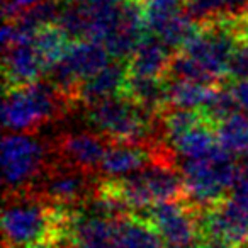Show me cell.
<instances>
[{"instance_id": "1", "label": "cell", "mask_w": 248, "mask_h": 248, "mask_svg": "<svg viewBox=\"0 0 248 248\" xmlns=\"http://www.w3.org/2000/svg\"><path fill=\"white\" fill-rule=\"evenodd\" d=\"M68 213L70 209L56 206L29 189L5 192L4 248L53 247L63 236Z\"/></svg>"}, {"instance_id": "2", "label": "cell", "mask_w": 248, "mask_h": 248, "mask_svg": "<svg viewBox=\"0 0 248 248\" xmlns=\"http://www.w3.org/2000/svg\"><path fill=\"white\" fill-rule=\"evenodd\" d=\"M100 194L112 197L131 213H141L156 202L187 196L177 158H156L126 177L102 180Z\"/></svg>"}, {"instance_id": "3", "label": "cell", "mask_w": 248, "mask_h": 248, "mask_svg": "<svg viewBox=\"0 0 248 248\" xmlns=\"http://www.w3.org/2000/svg\"><path fill=\"white\" fill-rule=\"evenodd\" d=\"M85 121L110 141L165 145L162 112L153 114L126 93L107 97L85 106Z\"/></svg>"}, {"instance_id": "4", "label": "cell", "mask_w": 248, "mask_h": 248, "mask_svg": "<svg viewBox=\"0 0 248 248\" xmlns=\"http://www.w3.org/2000/svg\"><path fill=\"white\" fill-rule=\"evenodd\" d=\"M75 106L48 78L5 89L2 104L4 129L11 133H39L46 124L65 117Z\"/></svg>"}, {"instance_id": "5", "label": "cell", "mask_w": 248, "mask_h": 248, "mask_svg": "<svg viewBox=\"0 0 248 248\" xmlns=\"http://www.w3.org/2000/svg\"><path fill=\"white\" fill-rule=\"evenodd\" d=\"M179 169L186 182V197L202 211L233 192L240 180L236 158L221 145L199 158L180 160Z\"/></svg>"}, {"instance_id": "6", "label": "cell", "mask_w": 248, "mask_h": 248, "mask_svg": "<svg viewBox=\"0 0 248 248\" xmlns=\"http://www.w3.org/2000/svg\"><path fill=\"white\" fill-rule=\"evenodd\" d=\"M55 158L53 143L38 133L5 131L2 140V173L5 192L28 190Z\"/></svg>"}, {"instance_id": "7", "label": "cell", "mask_w": 248, "mask_h": 248, "mask_svg": "<svg viewBox=\"0 0 248 248\" xmlns=\"http://www.w3.org/2000/svg\"><path fill=\"white\" fill-rule=\"evenodd\" d=\"M102 177L55 156L29 190L66 209H77L100 192Z\"/></svg>"}, {"instance_id": "8", "label": "cell", "mask_w": 248, "mask_h": 248, "mask_svg": "<svg viewBox=\"0 0 248 248\" xmlns=\"http://www.w3.org/2000/svg\"><path fill=\"white\" fill-rule=\"evenodd\" d=\"M141 213L155 226L165 245L172 248H202L204 211L187 197L162 201Z\"/></svg>"}, {"instance_id": "9", "label": "cell", "mask_w": 248, "mask_h": 248, "mask_svg": "<svg viewBox=\"0 0 248 248\" xmlns=\"http://www.w3.org/2000/svg\"><path fill=\"white\" fill-rule=\"evenodd\" d=\"M204 245L211 248H243L248 245V197L231 192L202 216Z\"/></svg>"}, {"instance_id": "10", "label": "cell", "mask_w": 248, "mask_h": 248, "mask_svg": "<svg viewBox=\"0 0 248 248\" xmlns=\"http://www.w3.org/2000/svg\"><path fill=\"white\" fill-rule=\"evenodd\" d=\"M56 245L62 248H117V217L107 214L93 197L82 207L70 209L63 236Z\"/></svg>"}, {"instance_id": "11", "label": "cell", "mask_w": 248, "mask_h": 248, "mask_svg": "<svg viewBox=\"0 0 248 248\" xmlns=\"http://www.w3.org/2000/svg\"><path fill=\"white\" fill-rule=\"evenodd\" d=\"M110 140L93 131L62 133L53 141V153L58 160L72 163L89 172L99 173Z\"/></svg>"}, {"instance_id": "12", "label": "cell", "mask_w": 248, "mask_h": 248, "mask_svg": "<svg viewBox=\"0 0 248 248\" xmlns=\"http://www.w3.org/2000/svg\"><path fill=\"white\" fill-rule=\"evenodd\" d=\"M46 65L32 39H17L4 48L5 89L26 85L45 77Z\"/></svg>"}, {"instance_id": "13", "label": "cell", "mask_w": 248, "mask_h": 248, "mask_svg": "<svg viewBox=\"0 0 248 248\" xmlns=\"http://www.w3.org/2000/svg\"><path fill=\"white\" fill-rule=\"evenodd\" d=\"M128 80V62L112 58L102 70L82 80L77 90V102L90 106L107 97L123 93Z\"/></svg>"}, {"instance_id": "14", "label": "cell", "mask_w": 248, "mask_h": 248, "mask_svg": "<svg viewBox=\"0 0 248 248\" xmlns=\"http://www.w3.org/2000/svg\"><path fill=\"white\" fill-rule=\"evenodd\" d=\"M173 53L155 34L146 32L128 58V73L136 77H165Z\"/></svg>"}, {"instance_id": "15", "label": "cell", "mask_w": 248, "mask_h": 248, "mask_svg": "<svg viewBox=\"0 0 248 248\" xmlns=\"http://www.w3.org/2000/svg\"><path fill=\"white\" fill-rule=\"evenodd\" d=\"M184 11L197 26L213 21H240L248 17V0H187Z\"/></svg>"}, {"instance_id": "16", "label": "cell", "mask_w": 248, "mask_h": 248, "mask_svg": "<svg viewBox=\"0 0 248 248\" xmlns=\"http://www.w3.org/2000/svg\"><path fill=\"white\" fill-rule=\"evenodd\" d=\"M163 240L143 214L117 217V248H163Z\"/></svg>"}, {"instance_id": "17", "label": "cell", "mask_w": 248, "mask_h": 248, "mask_svg": "<svg viewBox=\"0 0 248 248\" xmlns=\"http://www.w3.org/2000/svg\"><path fill=\"white\" fill-rule=\"evenodd\" d=\"M123 92L153 114H160L167 109L165 77H136L128 73Z\"/></svg>"}, {"instance_id": "18", "label": "cell", "mask_w": 248, "mask_h": 248, "mask_svg": "<svg viewBox=\"0 0 248 248\" xmlns=\"http://www.w3.org/2000/svg\"><path fill=\"white\" fill-rule=\"evenodd\" d=\"M219 143H217L216 128H214L213 124L207 123V121H202L201 124L194 126L192 129L184 133L182 136L173 140L170 143V148L173 150L177 158L187 160V158H199V156L207 155Z\"/></svg>"}, {"instance_id": "19", "label": "cell", "mask_w": 248, "mask_h": 248, "mask_svg": "<svg viewBox=\"0 0 248 248\" xmlns=\"http://www.w3.org/2000/svg\"><path fill=\"white\" fill-rule=\"evenodd\" d=\"M216 85L192 82V80H169L167 78V107L172 109H194L207 102Z\"/></svg>"}, {"instance_id": "20", "label": "cell", "mask_w": 248, "mask_h": 248, "mask_svg": "<svg viewBox=\"0 0 248 248\" xmlns=\"http://www.w3.org/2000/svg\"><path fill=\"white\" fill-rule=\"evenodd\" d=\"M217 143L234 156L248 152V114L238 112L216 126Z\"/></svg>"}, {"instance_id": "21", "label": "cell", "mask_w": 248, "mask_h": 248, "mask_svg": "<svg viewBox=\"0 0 248 248\" xmlns=\"http://www.w3.org/2000/svg\"><path fill=\"white\" fill-rule=\"evenodd\" d=\"M34 45L38 51L41 53L43 62H45L46 70H48L49 66L55 65L56 62H60L66 55L70 45H72V39L66 36V32L60 26L53 24L46 26V28L39 29L36 32Z\"/></svg>"}, {"instance_id": "22", "label": "cell", "mask_w": 248, "mask_h": 248, "mask_svg": "<svg viewBox=\"0 0 248 248\" xmlns=\"http://www.w3.org/2000/svg\"><path fill=\"white\" fill-rule=\"evenodd\" d=\"M201 112L206 117L207 123L213 124L214 128H216L217 124L226 121L228 117L241 112V109H240V106H238L236 99H234L233 92L230 90V85L224 82V83H221V85L214 87L213 93L209 95L207 102L201 107Z\"/></svg>"}, {"instance_id": "23", "label": "cell", "mask_w": 248, "mask_h": 248, "mask_svg": "<svg viewBox=\"0 0 248 248\" xmlns=\"http://www.w3.org/2000/svg\"><path fill=\"white\" fill-rule=\"evenodd\" d=\"M141 2L143 7H145L146 26H148L163 17L182 12V2H186V0H141Z\"/></svg>"}, {"instance_id": "24", "label": "cell", "mask_w": 248, "mask_h": 248, "mask_svg": "<svg viewBox=\"0 0 248 248\" xmlns=\"http://www.w3.org/2000/svg\"><path fill=\"white\" fill-rule=\"evenodd\" d=\"M228 78H248V36L238 43L231 55L230 63H228Z\"/></svg>"}, {"instance_id": "25", "label": "cell", "mask_w": 248, "mask_h": 248, "mask_svg": "<svg viewBox=\"0 0 248 248\" xmlns=\"http://www.w3.org/2000/svg\"><path fill=\"white\" fill-rule=\"evenodd\" d=\"M38 2L39 0H4V19L16 21Z\"/></svg>"}, {"instance_id": "26", "label": "cell", "mask_w": 248, "mask_h": 248, "mask_svg": "<svg viewBox=\"0 0 248 248\" xmlns=\"http://www.w3.org/2000/svg\"><path fill=\"white\" fill-rule=\"evenodd\" d=\"M228 85H230V90L233 92L240 109L248 114V78L231 80V83H228Z\"/></svg>"}, {"instance_id": "27", "label": "cell", "mask_w": 248, "mask_h": 248, "mask_svg": "<svg viewBox=\"0 0 248 248\" xmlns=\"http://www.w3.org/2000/svg\"><path fill=\"white\" fill-rule=\"evenodd\" d=\"M236 162H238V170H240V180L248 179V152L236 156ZM240 180H238V182H240Z\"/></svg>"}, {"instance_id": "28", "label": "cell", "mask_w": 248, "mask_h": 248, "mask_svg": "<svg viewBox=\"0 0 248 248\" xmlns=\"http://www.w3.org/2000/svg\"><path fill=\"white\" fill-rule=\"evenodd\" d=\"M233 192L241 194V196L248 197V179H241L240 182H238L236 186H234Z\"/></svg>"}, {"instance_id": "29", "label": "cell", "mask_w": 248, "mask_h": 248, "mask_svg": "<svg viewBox=\"0 0 248 248\" xmlns=\"http://www.w3.org/2000/svg\"><path fill=\"white\" fill-rule=\"evenodd\" d=\"M202 248H209V247H206V245H202Z\"/></svg>"}, {"instance_id": "30", "label": "cell", "mask_w": 248, "mask_h": 248, "mask_svg": "<svg viewBox=\"0 0 248 248\" xmlns=\"http://www.w3.org/2000/svg\"><path fill=\"white\" fill-rule=\"evenodd\" d=\"M247 21H248V17H247Z\"/></svg>"}, {"instance_id": "31", "label": "cell", "mask_w": 248, "mask_h": 248, "mask_svg": "<svg viewBox=\"0 0 248 248\" xmlns=\"http://www.w3.org/2000/svg\"><path fill=\"white\" fill-rule=\"evenodd\" d=\"M186 2H187V0H186Z\"/></svg>"}]
</instances>
